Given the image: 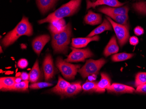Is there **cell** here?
Instances as JSON below:
<instances>
[{
  "label": "cell",
  "mask_w": 146,
  "mask_h": 109,
  "mask_svg": "<svg viewBox=\"0 0 146 109\" xmlns=\"http://www.w3.org/2000/svg\"><path fill=\"white\" fill-rule=\"evenodd\" d=\"M33 34V27L28 18L23 17L16 27L4 37L2 44L4 47H7L14 43L20 37L24 35L31 36Z\"/></svg>",
  "instance_id": "1"
},
{
  "label": "cell",
  "mask_w": 146,
  "mask_h": 109,
  "mask_svg": "<svg viewBox=\"0 0 146 109\" xmlns=\"http://www.w3.org/2000/svg\"><path fill=\"white\" fill-rule=\"evenodd\" d=\"M82 0H71L67 4L63 5L55 11L50 14L46 18L39 20V24L45 23H50L59 20L66 17H68L76 13L79 8Z\"/></svg>",
  "instance_id": "2"
},
{
  "label": "cell",
  "mask_w": 146,
  "mask_h": 109,
  "mask_svg": "<svg viewBox=\"0 0 146 109\" xmlns=\"http://www.w3.org/2000/svg\"><path fill=\"white\" fill-rule=\"evenodd\" d=\"M52 45L55 53L65 54L67 52L68 45L72 35V28L70 23L66 26L64 30L57 34L52 33Z\"/></svg>",
  "instance_id": "3"
},
{
  "label": "cell",
  "mask_w": 146,
  "mask_h": 109,
  "mask_svg": "<svg viewBox=\"0 0 146 109\" xmlns=\"http://www.w3.org/2000/svg\"><path fill=\"white\" fill-rule=\"evenodd\" d=\"M106 62V60L103 58L98 60L90 59L86 61L84 65L78 70V72L83 78H85L89 76L98 74Z\"/></svg>",
  "instance_id": "4"
},
{
  "label": "cell",
  "mask_w": 146,
  "mask_h": 109,
  "mask_svg": "<svg viewBox=\"0 0 146 109\" xmlns=\"http://www.w3.org/2000/svg\"><path fill=\"white\" fill-rule=\"evenodd\" d=\"M56 66L61 72L63 76L68 80H73L77 74L79 65H74L64 61L61 57H58L56 59Z\"/></svg>",
  "instance_id": "5"
},
{
  "label": "cell",
  "mask_w": 146,
  "mask_h": 109,
  "mask_svg": "<svg viewBox=\"0 0 146 109\" xmlns=\"http://www.w3.org/2000/svg\"><path fill=\"white\" fill-rule=\"evenodd\" d=\"M107 20L112 25L118 39L119 44L121 47L123 46L127 42L129 38V31L128 25H123L114 22L111 18L106 17Z\"/></svg>",
  "instance_id": "6"
},
{
  "label": "cell",
  "mask_w": 146,
  "mask_h": 109,
  "mask_svg": "<svg viewBox=\"0 0 146 109\" xmlns=\"http://www.w3.org/2000/svg\"><path fill=\"white\" fill-rule=\"evenodd\" d=\"M72 51L65 61L68 62H84L86 58L93 57L94 54L89 48L79 49L71 48Z\"/></svg>",
  "instance_id": "7"
},
{
  "label": "cell",
  "mask_w": 146,
  "mask_h": 109,
  "mask_svg": "<svg viewBox=\"0 0 146 109\" xmlns=\"http://www.w3.org/2000/svg\"><path fill=\"white\" fill-rule=\"evenodd\" d=\"M43 72L45 75V80L49 81L51 79L55 74L54 67L52 57L50 54H47L44 58L43 62Z\"/></svg>",
  "instance_id": "8"
},
{
  "label": "cell",
  "mask_w": 146,
  "mask_h": 109,
  "mask_svg": "<svg viewBox=\"0 0 146 109\" xmlns=\"http://www.w3.org/2000/svg\"><path fill=\"white\" fill-rule=\"evenodd\" d=\"M50 39V36L47 35L39 36L33 40L32 46L35 52L39 56L45 45L47 44Z\"/></svg>",
  "instance_id": "9"
},
{
  "label": "cell",
  "mask_w": 146,
  "mask_h": 109,
  "mask_svg": "<svg viewBox=\"0 0 146 109\" xmlns=\"http://www.w3.org/2000/svg\"><path fill=\"white\" fill-rule=\"evenodd\" d=\"M98 10L108 16L110 14L118 15L128 14L129 8L128 6L119 7H102L99 8Z\"/></svg>",
  "instance_id": "10"
},
{
  "label": "cell",
  "mask_w": 146,
  "mask_h": 109,
  "mask_svg": "<svg viewBox=\"0 0 146 109\" xmlns=\"http://www.w3.org/2000/svg\"><path fill=\"white\" fill-rule=\"evenodd\" d=\"M87 9L95 8L97 6L107 5L111 7H121L125 3H121L118 0H97L94 2H90L89 0H86Z\"/></svg>",
  "instance_id": "11"
},
{
  "label": "cell",
  "mask_w": 146,
  "mask_h": 109,
  "mask_svg": "<svg viewBox=\"0 0 146 109\" xmlns=\"http://www.w3.org/2000/svg\"><path fill=\"white\" fill-rule=\"evenodd\" d=\"M98 36H94L92 37H84V38H74L72 39L71 45L72 47L76 48H84L86 47L90 42L92 41H98L99 40Z\"/></svg>",
  "instance_id": "12"
},
{
  "label": "cell",
  "mask_w": 146,
  "mask_h": 109,
  "mask_svg": "<svg viewBox=\"0 0 146 109\" xmlns=\"http://www.w3.org/2000/svg\"><path fill=\"white\" fill-rule=\"evenodd\" d=\"M106 89L110 92L115 93H133L136 91L132 87L117 83H114Z\"/></svg>",
  "instance_id": "13"
},
{
  "label": "cell",
  "mask_w": 146,
  "mask_h": 109,
  "mask_svg": "<svg viewBox=\"0 0 146 109\" xmlns=\"http://www.w3.org/2000/svg\"><path fill=\"white\" fill-rule=\"evenodd\" d=\"M50 23L48 27L49 30L51 33L54 34L60 33L63 31L67 25L66 24L65 20L63 18L53 21Z\"/></svg>",
  "instance_id": "14"
},
{
  "label": "cell",
  "mask_w": 146,
  "mask_h": 109,
  "mask_svg": "<svg viewBox=\"0 0 146 109\" xmlns=\"http://www.w3.org/2000/svg\"><path fill=\"white\" fill-rule=\"evenodd\" d=\"M119 50V47L117 44L116 37L113 36L106 46L103 54L106 57H108L111 54L117 53Z\"/></svg>",
  "instance_id": "15"
},
{
  "label": "cell",
  "mask_w": 146,
  "mask_h": 109,
  "mask_svg": "<svg viewBox=\"0 0 146 109\" xmlns=\"http://www.w3.org/2000/svg\"><path fill=\"white\" fill-rule=\"evenodd\" d=\"M85 23L91 25H96L99 24L102 21V15L98 14L95 13L92 10L88 11L87 14L84 18Z\"/></svg>",
  "instance_id": "16"
},
{
  "label": "cell",
  "mask_w": 146,
  "mask_h": 109,
  "mask_svg": "<svg viewBox=\"0 0 146 109\" xmlns=\"http://www.w3.org/2000/svg\"><path fill=\"white\" fill-rule=\"evenodd\" d=\"M58 0H36L37 5L42 13L45 14L54 7Z\"/></svg>",
  "instance_id": "17"
},
{
  "label": "cell",
  "mask_w": 146,
  "mask_h": 109,
  "mask_svg": "<svg viewBox=\"0 0 146 109\" xmlns=\"http://www.w3.org/2000/svg\"><path fill=\"white\" fill-rule=\"evenodd\" d=\"M70 84V83L66 81L61 76H59L57 84L55 87L51 89V91L59 95H63L66 89Z\"/></svg>",
  "instance_id": "18"
},
{
  "label": "cell",
  "mask_w": 146,
  "mask_h": 109,
  "mask_svg": "<svg viewBox=\"0 0 146 109\" xmlns=\"http://www.w3.org/2000/svg\"><path fill=\"white\" fill-rule=\"evenodd\" d=\"M112 26L111 23L107 19H105L103 23L99 26L92 31L88 35L87 37H92L96 35L101 34L106 31H111L112 30Z\"/></svg>",
  "instance_id": "19"
},
{
  "label": "cell",
  "mask_w": 146,
  "mask_h": 109,
  "mask_svg": "<svg viewBox=\"0 0 146 109\" xmlns=\"http://www.w3.org/2000/svg\"><path fill=\"white\" fill-rule=\"evenodd\" d=\"M15 77H3L0 78V89L1 91H9L16 84Z\"/></svg>",
  "instance_id": "20"
},
{
  "label": "cell",
  "mask_w": 146,
  "mask_h": 109,
  "mask_svg": "<svg viewBox=\"0 0 146 109\" xmlns=\"http://www.w3.org/2000/svg\"><path fill=\"white\" fill-rule=\"evenodd\" d=\"M29 80L31 83H36L41 77V71L39 67L38 61L36 60L29 73Z\"/></svg>",
  "instance_id": "21"
},
{
  "label": "cell",
  "mask_w": 146,
  "mask_h": 109,
  "mask_svg": "<svg viewBox=\"0 0 146 109\" xmlns=\"http://www.w3.org/2000/svg\"><path fill=\"white\" fill-rule=\"evenodd\" d=\"M82 88L80 83H73L66 89L63 95L67 97H71L76 95L82 91Z\"/></svg>",
  "instance_id": "22"
},
{
  "label": "cell",
  "mask_w": 146,
  "mask_h": 109,
  "mask_svg": "<svg viewBox=\"0 0 146 109\" xmlns=\"http://www.w3.org/2000/svg\"><path fill=\"white\" fill-rule=\"evenodd\" d=\"M82 88L84 91L95 92L98 93H103L106 90L99 88L98 87L97 84L94 82L87 80L82 86Z\"/></svg>",
  "instance_id": "23"
},
{
  "label": "cell",
  "mask_w": 146,
  "mask_h": 109,
  "mask_svg": "<svg viewBox=\"0 0 146 109\" xmlns=\"http://www.w3.org/2000/svg\"><path fill=\"white\" fill-rule=\"evenodd\" d=\"M101 79L98 83H97L98 87L101 89L106 90L110 86L111 80L110 77L106 73H102Z\"/></svg>",
  "instance_id": "24"
},
{
  "label": "cell",
  "mask_w": 146,
  "mask_h": 109,
  "mask_svg": "<svg viewBox=\"0 0 146 109\" xmlns=\"http://www.w3.org/2000/svg\"><path fill=\"white\" fill-rule=\"evenodd\" d=\"M29 81L28 80L23 81L19 83H16L9 91L24 92L28 91Z\"/></svg>",
  "instance_id": "25"
},
{
  "label": "cell",
  "mask_w": 146,
  "mask_h": 109,
  "mask_svg": "<svg viewBox=\"0 0 146 109\" xmlns=\"http://www.w3.org/2000/svg\"><path fill=\"white\" fill-rule=\"evenodd\" d=\"M133 56L134 54L127 53L116 54L111 57V60L114 62L123 61L130 59Z\"/></svg>",
  "instance_id": "26"
},
{
  "label": "cell",
  "mask_w": 146,
  "mask_h": 109,
  "mask_svg": "<svg viewBox=\"0 0 146 109\" xmlns=\"http://www.w3.org/2000/svg\"><path fill=\"white\" fill-rule=\"evenodd\" d=\"M108 16L112 19H113L117 23L122 24V25H128L127 21L128 20V14H118V15L110 14Z\"/></svg>",
  "instance_id": "27"
},
{
  "label": "cell",
  "mask_w": 146,
  "mask_h": 109,
  "mask_svg": "<svg viewBox=\"0 0 146 109\" xmlns=\"http://www.w3.org/2000/svg\"><path fill=\"white\" fill-rule=\"evenodd\" d=\"M133 8L139 14L146 15V2L141 1L134 3Z\"/></svg>",
  "instance_id": "28"
},
{
  "label": "cell",
  "mask_w": 146,
  "mask_h": 109,
  "mask_svg": "<svg viewBox=\"0 0 146 109\" xmlns=\"http://www.w3.org/2000/svg\"><path fill=\"white\" fill-rule=\"evenodd\" d=\"M146 84V72H139L136 75L135 85L136 87Z\"/></svg>",
  "instance_id": "29"
},
{
  "label": "cell",
  "mask_w": 146,
  "mask_h": 109,
  "mask_svg": "<svg viewBox=\"0 0 146 109\" xmlns=\"http://www.w3.org/2000/svg\"><path fill=\"white\" fill-rule=\"evenodd\" d=\"M52 84L47 82H38V83H34L31 84L29 87L31 89H39L43 88L52 86Z\"/></svg>",
  "instance_id": "30"
},
{
  "label": "cell",
  "mask_w": 146,
  "mask_h": 109,
  "mask_svg": "<svg viewBox=\"0 0 146 109\" xmlns=\"http://www.w3.org/2000/svg\"><path fill=\"white\" fill-rule=\"evenodd\" d=\"M28 65V61L25 59H21L19 61L18 65L19 67L22 69L26 68Z\"/></svg>",
  "instance_id": "31"
},
{
  "label": "cell",
  "mask_w": 146,
  "mask_h": 109,
  "mask_svg": "<svg viewBox=\"0 0 146 109\" xmlns=\"http://www.w3.org/2000/svg\"><path fill=\"white\" fill-rule=\"evenodd\" d=\"M136 92L138 93L146 94V84L137 86Z\"/></svg>",
  "instance_id": "32"
},
{
  "label": "cell",
  "mask_w": 146,
  "mask_h": 109,
  "mask_svg": "<svg viewBox=\"0 0 146 109\" xmlns=\"http://www.w3.org/2000/svg\"><path fill=\"white\" fill-rule=\"evenodd\" d=\"M134 32L136 35L141 36L144 34V31L142 27L137 26L134 28Z\"/></svg>",
  "instance_id": "33"
},
{
  "label": "cell",
  "mask_w": 146,
  "mask_h": 109,
  "mask_svg": "<svg viewBox=\"0 0 146 109\" xmlns=\"http://www.w3.org/2000/svg\"><path fill=\"white\" fill-rule=\"evenodd\" d=\"M130 44L133 46H136L139 43L138 38L135 36H132L130 37L129 40Z\"/></svg>",
  "instance_id": "34"
},
{
  "label": "cell",
  "mask_w": 146,
  "mask_h": 109,
  "mask_svg": "<svg viewBox=\"0 0 146 109\" xmlns=\"http://www.w3.org/2000/svg\"><path fill=\"white\" fill-rule=\"evenodd\" d=\"M20 77L21 78L23 81L29 80V74L26 72H22L20 76Z\"/></svg>",
  "instance_id": "35"
},
{
  "label": "cell",
  "mask_w": 146,
  "mask_h": 109,
  "mask_svg": "<svg viewBox=\"0 0 146 109\" xmlns=\"http://www.w3.org/2000/svg\"><path fill=\"white\" fill-rule=\"evenodd\" d=\"M22 79H21V78H20V77H19V76H18V77H17V78H15V82H16V83H20V82H22Z\"/></svg>",
  "instance_id": "36"
},
{
  "label": "cell",
  "mask_w": 146,
  "mask_h": 109,
  "mask_svg": "<svg viewBox=\"0 0 146 109\" xmlns=\"http://www.w3.org/2000/svg\"><path fill=\"white\" fill-rule=\"evenodd\" d=\"M21 73H18V74H16V76H17V77H18V76H20V75H21Z\"/></svg>",
  "instance_id": "37"
},
{
  "label": "cell",
  "mask_w": 146,
  "mask_h": 109,
  "mask_svg": "<svg viewBox=\"0 0 146 109\" xmlns=\"http://www.w3.org/2000/svg\"><path fill=\"white\" fill-rule=\"evenodd\" d=\"M1 53H3V52H2V48H1Z\"/></svg>",
  "instance_id": "38"
},
{
  "label": "cell",
  "mask_w": 146,
  "mask_h": 109,
  "mask_svg": "<svg viewBox=\"0 0 146 109\" xmlns=\"http://www.w3.org/2000/svg\"><path fill=\"white\" fill-rule=\"evenodd\" d=\"M93 1H96V0H92Z\"/></svg>",
  "instance_id": "39"
}]
</instances>
